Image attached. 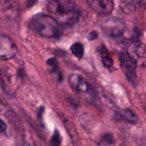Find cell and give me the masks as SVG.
Returning <instances> with one entry per match:
<instances>
[{
    "mask_svg": "<svg viewBox=\"0 0 146 146\" xmlns=\"http://www.w3.org/2000/svg\"><path fill=\"white\" fill-rule=\"evenodd\" d=\"M48 11L64 27H71L78 22L81 11L72 0H48Z\"/></svg>",
    "mask_w": 146,
    "mask_h": 146,
    "instance_id": "obj_1",
    "label": "cell"
},
{
    "mask_svg": "<svg viewBox=\"0 0 146 146\" xmlns=\"http://www.w3.org/2000/svg\"><path fill=\"white\" fill-rule=\"evenodd\" d=\"M33 24L37 32L43 37L51 38L58 34L59 24L51 15L38 14L33 19Z\"/></svg>",
    "mask_w": 146,
    "mask_h": 146,
    "instance_id": "obj_2",
    "label": "cell"
},
{
    "mask_svg": "<svg viewBox=\"0 0 146 146\" xmlns=\"http://www.w3.org/2000/svg\"><path fill=\"white\" fill-rule=\"evenodd\" d=\"M120 64L128 81L135 84L137 81L136 64L127 52L121 53L119 55Z\"/></svg>",
    "mask_w": 146,
    "mask_h": 146,
    "instance_id": "obj_3",
    "label": "cell"
},
{
    "mask_svg": "<svg viewBox=\"0 0 146 146\" xmlns=\"http://www.w3.org/2000/svg\"><path fill=\"white\" fill-rule=\"evenodd\" d=\"M17 53V46L10 37L0 34V61L14 58Z\"/></svg>",
    "mask_w": 146,
    "mask_h": 146,
    "instance_id": "obj_4",
    "label": "cell"
},
{
    "mask_svg": "<svg viewBox=\"0 0 146 146\" xmlns=\"http://www.w3.org/2000/svg\"><path fill=\"white\" fill-rule=\"evenodd\" d=\"M128 55L137 66L146 67V46L141 42H133L128 46Z\"/></svg>",
    "mask_w": 146,
    "mask_h": 146,
    "instance_id": "obj_5",
    "label": "cell"
},
{
    "mask_svg": "<svg viewBox=\"0 0 146 146\" xmlns=\"http://www.w3.org/2000/svg\"><path fill=\"white\" fill-rule=\"evenodd\" d=\"M101 28L107 35L115 38L122 35L125 30V24L121 20L111 18L103 23Z\"/></svg>",
    "mask_w": 146,
    "mask_h": 146,
    "instance_id": "obj_6",
    "label": "cell"
},
{
    "mask_svg": "<svg viewBox=\"0 0 146 146\" xmlns=\"http://www.w3.org/2000/svg\"><path fill=\"white\" fill-rule=\"evenodd\" d=\"M70 87L74 92L80 94H91V90L90 84L80 76L72 74L68 78Z\"/></svg>",
    "mask_w": 146,
    "mask_h": 146,
    "instance_id": "obj_7",
    "label": "cell"
},
{
    "mask_svg": "<svg viewBox=\"0 0 146 146\" xmlns=\"http://www.w3.org/2000/svg\"><path fill=\"white\" fill-rule=\"evenodd\" d=\"M91 8L98 14H111L114 9L113 0H86Z\"/></svg>",
    "mask_w": 146,
    "mask_h": 146,
    "instance_id": "obj_8",
    "label": "cell"
},
{
    "mask_svg": "<svg viewBox=\"0 0 146 146\" xmlns=\"http://www.w3.org/2000/svg\"><path fill=\"white\" fill-rule=\"evenodd\" d=\"M98 52H99L100 56H101L103 65L106 68H112L113 65V61L112 58L111 57V55H110L106 47L104 45H101L98 48Z\"/></svg>",
    "mask_w": 146,
    "mask_h": 146,
    "instance_id": "obj_9",
    "label": "cell"
},
{
    "mask_svg": "<svg viewBox=\"0 0 146 146\" xmlns=\"http://www.w3.org/2000/svg\"><path fill=\"white\" fill-rule=\"evenodd\" d=\"M121 116L127 122L132 124H135L138 121V117L131 109H124L121 112Z\"/></svg>",
    "mask_w": 146,
    "mask_h": 146,
    "instance_id": "obj_10",
    "label": "cell"
},
{
    "mask_svg": "<svg viewBox=\"0 0 146 146\" xmlns=\"http://www.w3.org/2000/svg\"><path fill=\"white\" fill-rule=\"evenodd\" d=\"M71 51L74 56L81 58L84 55V47L81 43H75L71 46Z\"/></svg>",
    "mask_w": 146,
    "mask_h": 146,
    "instance_id": "obj_11",
    "label": "cell"
},
{
    "mask_svg": "<svg viewBox=\"0 0 146 146\" xmlns=\"http://www.w3.org/2000/svg\"><path fill=\"white\" fill-rule=\"evenodd\" d=\"M46 64L49 68L50 71L52 72H56L58 70V62L56 58H48L46 61Z\"/></svg>",
    "mask_w": 146,
    "mask_h": 146,
    "instance_id": "obj_12",
    "label": "cell"
},
{
    "mask_svg": "<svg viewBox=\"0 0 146 146\" xmlns=\"http://www.w3.org/2000/svg\"><path fill=\"white\" fill-rule=\"evenodd\" d=\"M61 140H62V138H61V135H60L59 132H58V131L56 130V131H54V135H53L52 138H51V144L52 145H60L61 143Z\"/></svg>",
    "mask_w": 146,
    "mask_h": 146,
    "instance_id": "obj_13",
    "label": "cell"
},
{
    "mask_svg": "<svg viewBox=\"0 0 146 146\" xmlns=\"http://www.w3.org/2000/svg\"><path fill=\"white\" fill-rule=\"evenodd\" d=\"M101 143L104 145H113L115 143V141L111 134H105L101 139Z\"/></svg>",
    "mask_w": 146,
    "mask_h": 146,
    "instance_id": "obj_14",
    "label": "cell"
},
{
    "mask_svg": "<svg viewBox=\"0 0 146 146\" xmlns=\"http://www.w3.org/2000/svg\"><path fill=\"white\" fill-rule=\"evenodd\" d=\"M98 34L96 31H92L89 34L88 36V39L90 40V41H93V40H95L96 38H98Z\"/></svg>",
    "mask_w": 146,
    "mask_h": 146,
    "instance_id": "obj_15",
    "label": "cell"
},
{
    "mask_svg": "<svg viewBox=\"0 0 146 146\" xmlns=\"http://www.w3.org/2000/svg\"><path fill=\"white\" fill-rule=\"evenodd\" d=\"M7 124L2 120L0 119V133L5 132L7 131Z\"/></svg>",
    "mask_w": 146,
    "mask_h": 146,
    "instance_id": "obj_16",
    "label": "cell"
},
{
    "mask_svg": "<svg viewBox=\"0 0 146 146\" xmlns=\"http://www.w3.org/2000/svg\"><path fill=\"white\" fill-rule=\"evenodd\" d=\"M125 1H126L129 4H135L140 2L141 0H125Z\"/></svg>",
    "mask_w": 146,
    "mask_h": 146,
    "instance_id": "obj_17",
    "label": "cell"
},
{
    "mask_svg": "<svg viewBox=\"0 0 146 146\" xmlns=\"http://www.w3.org/2000/svg\"><path fill=\"white\" fill-rule=\"evenodd\" d=\"M4 103H3L1 98V97H0V111H3V110H4Z\"/></svg>",
    "mask_w": 146,
    "mask_h": 146,
    "instance_id": "obj_18",
    "label": "cell"
}]
</instances>
